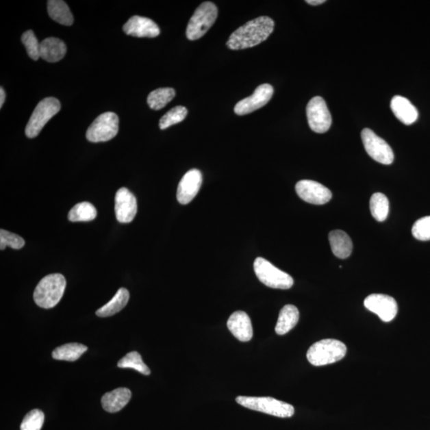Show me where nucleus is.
Wrapping results in <instances>:
<instances>
[{
	"label": "nucleus",
	"mask_w": 430,
	"mask_h": 430,
	"mask_svg": "<svg viewBox=\"0 0 430 430\" xmlns=\"http://www.w3.org/2000/svg\"><path fill=\"white\" fill-rule=\"evenodd\" d=\"M275 25L273 19L268 16L253 19L232 33L227 46L233 51L256 47L270 37Z\"/></svg>",
	"instance_id": "obj_1"
},
{
	"label": "nucleus",
	"mask_w": 430,
	"mask_h": 430,
	"mask_svg": "<svg viewBox=\"0 0 430 430\" xmlns=\"http://www.w3.org/2000/svg\"><path fill=\"white\" fill-rule=\"evenodd\" d=\"M66 286V278L60 273L47 275L39 281L36 288L34 292V301L42 309H52L61 301Z\"/></svg>",
	"instance_id": "obj_2"
},
{
	"label": "nucleus",
	"mask_w": 430,
	"mask_h": 430,
	"mask_svg": "<svg viewBox=\"0 0 430 430\" xmlns=\"http://www.w3.org/2000/svg\"><path fill=\"white\" fill-rule=\"evenodd\" d=\"M346 346L340 340L325 339L316 342L307 351V359L312 365L325 366L344 358Z\"/></svg>",
	"instance_id": "obj_3"
},
{
	"label": "nucleus",
	"mask_w": 430,
	"mask_h": 430,
	"mask_svg": "<svg viewBox=\"0 0 430 430\" xmlns=\"http://www.w3.org/2000/svg\"><path fill=\"white\" fill-rule=\"evenodd\" d=\"M236 402L247 409L278 418H291L295 412L292 405L270 397L238 396Z\"/></svg>",
	"instance_id": "obj_4"
},
{
	"label": "nucleus",
	"mask_w": 430,
	"mask_h": 430,
	"mask_svg": "<svg viewBox=\"0 0 430 430\" xmlns=\"http://www.w3.org/2000/svg\"><path fill=\"white\" fill-rule=\"evenodd\" d=\"M218 8L212 2H204L195 10L187 27V38L190 41L198 40L206 34L216 21Z\"/></svg>",
	"instance_id": "obj_5"
},
{
	"label": "nucleus",
	"mask_w": 430,
	"mask_h": 430,
	"mask_svg": "<svg viewBox=\"0 0 430 430\" xmlns=\"http://www.w3.org/2000/svg\"><path fill=\"white\" fill-rule=\"evenodd\" d=\"M253 268L258 280L268 287L288 290L294 284V281L290 275L279 270L265 258H256Z\"/></svg>",
	"instance_id": "obj_6"
},
{
	"label": "nucleus",
	"mask_w": 430,
	"mask_h": 430,
	"mask_svg": "<svg viewBox=\"0 0 430 430\" xmlns=\"http://www.w3.org/2000/svg\"><path fill=\"white\" fill-rule=\"evenodd\" d=\"M61 110L60 101L55 97H47L36 106L25 129L28 138H35L49 121Z\"/></svg>",
	"instance_id": "obj_7"
},
{
	"label": "nucleus",
	"mask_w": 430,
	"mask_h": 430,
	"mask_svg": "<svg viewBox=\"0 0 430 430\" xmlns=\"http://www.w3.org/2000/svg\"><path fill=\"white\" fill-rule=\"evenodd\" d=\"M119 117L114 112H107L97 116L86 131L90 142H106L118 134Z\"/></svg>",
	"instance_id": "obj_8"
},
{
	"label": "nucleus",
	"mask_w": 430,
	"mask_h": 430,
	"mask_svg": "<svg viewBox=\"0 0 430 430\" xmlns=\"http://www.w3.org/2000/svg\"><path fill=\"white\" fill-rule=\"evenodd\" d=\"M361 136L366 151L371 158L385 165L393 163L394 160L393 150L383 139L369 129L362 131Z\"/></svg>",
	"instance_id": "obj_9"
},
{
	"label": "nucleus",
	"mask_w": 430,
	"mask_h": 430,
	"mask_svg": "<svg viewBox=\"0 0 430 430\" xmlns=\"http://www.w3.org/2000/svg\"><path fill=\"white\" fill-rule=\"evenodd\" d=\"M307 122L310 129L317 134H325L331 125V116L325 99L321 97L312 99L306 108Z\"/></svg>",
	"instance_id": "obj_10"
},
{
	"label": "nucleus",
	"mask_w": 430,
	"mask_h": 430,
	"mask_svg": "<svg viewBox=\"0 0 430 430\" xmlns=\"http://www.w3.org/2000/svg\"><path fill=\"white\" fill-rule=\"evenodd\" d=\"M296 192L302 200L315 205H324L329 203L332 198L329 188L314 180L299 181L296 184Z\"/></svg>",
	"instance_id": "obj_11"
},
{
	"label": "nucleus",
	"mask_w": 430,
	"mask_h": 430,
	"mask_svg": "<svg viewBox=\"0 0 430 430\" xmlns=\"http://www.w3.org/2000/svg\"><path fill=\"white\" fill-rule=\"evenodd\" d=\"M366 309L378 315L381 320L392 321L398 314V304L393 297L385 294H371L366 298Z\"/></svg>",
	"instance_id": "obj_12"
},
{
	"label": "nucleus",
	"mask_w": 430,
	"mask_h": 430,
	"mask_svg": "<svg viewBox=\"0 0 430 430\" xmlns=\"http://www.w3.org/2000/svg\"><path fill=\"white\" fill-rule=\"evenodd\" d=\"M273 95V88L271 85L259 86L251 97L238 102L234 107V112L239 116L250 114L265 106L270 101Z\"/></svg>",
	"instance_id": "obj_13"
},
{
	"label": "nucleus",
	"mask_w": 430,
	"mask_h": 430,
	"mask_svg": "<svg viewBox=\"0 0 430 430\" xmlns=\"http://www.w3.org/2000/svg\"><path fill=\"white\" fill-rule=\"evenodd\" d=\"M115 212L117 221L129 223L138 213V200L129 189L121 188L116 194Z\"/></svg>",
	"instance_id": "obj_14"
},
{
	"label": "nucleus",
	"mask_w": 430,
	"mask_h": 430,
	"mask_svg": "<svg viewBox=\"0 0 430 430\" xmlns=\"http://www.w3.org/2000/svg\"><path fill=\"white\" fill-rule=\"evenodd\" d=\"M203 184V175L198 169L188 170L178 186L177 199L179 203L187 205L192 201Z\"/></svg>",
	"instance_id": "obj_15"
},
{
	"label": "nucleus",
	"mask_w": 430,
	"mask_h": 430,
	"mask_svg": "<svg viewBox=\"0 0 430 430\" xmlns=\"http://www.w3.org/2000/svg\"><path fill=\"white\" fill-rule=\"evenodd\" d=\"M126 35L138 38H155L160 35L157 24L151 19L135 16L129 19L124 27Z\"/></svg>",
	"instance_id": "obj_16"
},
{
	"label": "nucleus",
	"mask_w": 430,
	"mask_h": 430,
	"mask_svg": "<svg viewBox=\"0 0 430 430\" xmlns=\"http://www.w3.org/2000/svg\"><path fill=\"white\" fill-rule=\"evenodd\" d=\"M227 327L234 337L242 342L253 338V331L251 320L246 312L237 311L229 316Z\"/></svg>",
	"instance_id": "obj_17"
},
{
	"label": "nucleus",
	"mask_w": 430,
	"mask_h": 430,
	"mask_svg": "<svg viewBox=\"0 0 430 430\" xmlns=\"http://www.w3.org/2000/svg\"><path fill=\"white\" fill-rule=\"evenodd\" d=\"M393 114L405 125H410L418 118V111L412 102L402 96H395L390 102Z\"/></svg>",
	"instance_id": "obj_18"
},
{
	"label": "nucleus",
	"mask_w": 430,
	"mask_h": 430,
	"mask_svg": "<svg viewBox=\"0 0 430 430\" xmlns=\"http://www.w3.org/2000/svg\"><path fill=\"white\" fill-rule=\"evenodd\" d=\"M131 398V390L121 388L106 393L101 398L102 407L109 413H116L129 403Z\"/></svg>",
	"instance_id": "obj_19"
},
{
	"label": "nucleus",
	"mask_w": 430,
	"mask_h": 430,
	"mask_svg": "<svg viewBox=\"0 0 430 430\" xmlns=\"http://www.w3.org/2000/svg\"><path fill=\"white\" fill-rule=\"evenodd\" d=\"M66 51V44L60 38H47L40 44V58L48 62L61 61Z\"/></svg>",
	"instance_id": "obj_20"
},
{
	"label": "nucleus",
	"mask_w": 430,
	"mask_h": 430,
	"mask_svg": "<svg viewBox=\"0 0 430 430\" xmlns=\"http://www.w3.org/2000/svg\"><path fill=\"white\" fill-rule=\"evenodd\" d=\"M329 242L334 255L341 259L348 258L353 252V244L344 231L336 229L330 232Z\"/></svg>",
	"instance_id": "obj_21"
},
{
	"label": "nucleus",
	"mask_w": 430,
	"mask_h": 430,
	"mask_svg": "<svg viewBox=\"0 0 430 430\" xmlns=\"http://www.w3.org/2000/svg\"><path fill=\"white\" fill-rule=\"evenodd\" d=\"M299 310L292 305L283 307L275 327L276 333L279 336L286 335L294 327L299 321Z\"/></svg>",
	"instance_id": "obj_22"
},
{
	"label": "nucleus",
	"mask_w": 430,
	"mask_h": 430,
	"mask_svg": "<svg viewBox=\"0 0 430 430\" xmlns=\"http://www.w3.org/2000/svg\"><path fill=\"white\" fill-rule=\"evenodd\" d=\"M129 297L128 290L120 288L110 301L96 312V315L99 317H109L118 314L128 304Z\"/></svg>",
	"instance_id": "obj_23"
},
{
	"label": "nucleus",
	"mask_w": 430,
	"mask_h": 430,
	"mask_svg": "<svg viewBox=\"0 0 430 430\" xmlns=\"http://www.w3.org/2000/svg\"><path fill=\"white\" fill-rule=\"evenodd\" d=\"M49 16L58 23L64 26H71L73 16L68 5L62 0H50L47 2Z\"/></svg>",
	"instance_id": "obj_24"
},
{
	"label": "nucleus",
	"mask_w": 430,
	"mask_h": 430,
	"mask_svg": "<svg viewBox=\"0 0 430 430\" xmlns=\"http://www.w3.org/2000/svg\"><path fill=\"white\" fill-rule=\"evenodd\" d=\"M87 350V346L81 344H66L53 350L52 357L57 360L75 362L79 359Z\"/></svg>",
	"instance_id": "obj_25"
},
{
	"label": "nucleus",
	"mask_w": 430,
	"mask_h": 430,
	"mask_svg": "<svg viewBox=\"0 0 430 430\" xmlns=\"http://www.w3.org/2000/svg\"><path fill=\"white\" fill-rule=\"evenodd\" d=\"M97 210L94 205L88 202L77 203L73 207L68 214V218L71 222H90L97 217Z\"/></svg>",
	"instance_id": "obj_26"
},
{
	"label": "nucleus",
	"mask_w": 430,
	"mask_h": 430,
	"mask_svg": "<svg viewBox=\"0 0 430 430\" xmlns=\"http://www.w3.org/2000/svg\"><path fill=\"white\" fill-rule=\"evenodd\" d=\"M175 97L173 88H160L151 92L148 97V104L151 110H160L172 101Z\"/></svg>",
	"instance_id": "obj_27"
},
{
	"label": "nucleus",
	"mask_w": 430,
	"mask_h": 430,
	"mask_svg": "<svg viewBox=\"0 0 430 430\" xmlns=\"http://www.w3.org/2000/svg\"><path fill=\"white\" fill-rule=\"evenodd\" d=\"M389 200L382 193H375L370 200V209L371 214L378 222H383L388 217Z\"/></svg>",
	"instance_id": "obj_28"
},
{
	"label": "nucleus",
	"mask_w": 430,
	"mask_h": 430,
	"mask_svg": "<svg viewBox=\"0 0 430 430\" xmlns=\"http://www.w3.org/2000/svg\"><path fill=\"white\" fill-rule=\"evenodd\" d=\"M117 366L120 368L134 369L144 375L151 374L149 366L144 363L141 355L138 351H131V353L127 354L118 362Z\"/></svg>",
	"instance_id": "obj_29"
},
{
	"label": "nucleus",
	"mask_w": 430,
	"mask_h": 430,
	"mask_svg": "<svg viewBox=\"0 0 430 430\" xmlns=\"http://www.w3.org/2000/svg\"><path fill=\"white\" fill-rule=\"evenodd\" d=\"M188 112L187 108L184 106L179 105L173 108V109L170 110L167 114L161 117L159 124L160 129L164 130L169 128L170 126L180 123V122H182L186 118Z\"/></svg>",
	"instance_id": "obj_30"
},
{
	"label": "nucleus",
	"mask_w": 430,
	"mask_h": 430,
	"mask_svg": "<svg viewBox=\"0 0 430 430\" xmlns=\"http://www.w3.org/2000/svg\"><path fill=\"white\" fill-rule=\"evenodd\" d=\"M44 414L40 409H35L27 413L21 426V430H41L44 422Z\"/></svg>",
	"instance_id": "obj_31"
},
{
	"label": "nucleus",
	"mask_w": 430,
	"mask_h": 430,
	"mask_svg": "<svg viewBox=\"0 0 430 430\" xmlns=\"http://www.w3.org/2000/svg\"><path fill=\"white\" fill-rule=\"evenodd\" d=\"M22 42L25 46L28 55L33 60L37 61L40 58V44L38 39L31 30H29L22 36Z\"/></svg>",
	"instance_id": "obj_32"
},
{
	"label": "nucleus",
	"mask_w": 430,
	"mask_h": 430,
	"mask_svg": "<svg viewBox=\"0 0 430 430\" xmlns=\"http://www.w3.org/2000/svg\"><path fill=\"white\" fill-rule=\"evenodd\" d=\"M24 245H25V241L22 237L3 229L0 231V249L1 251L5 250L7 246L14 249V250H19Z\"/></svg>",
	"instance_id": "obj_33"
},
{
	"label": "nucleus",
	"mask_w": 430,
	"mask_h": 430,
	"mask_svg": "<svg viewBox=\"0 0 430 430\" xmlns=\"http://www.w3.org/2000/svg\"><path fill=\"white\" fill-rule=\"evenodd\" d=\"M413 236L420 241H430V216L420 218L412 227Z\"/></svg>",
	"instance_id": "obj_34"
},
{
	"label": "nucleus",
	"mask_w": 430,
	"mask_h": 430,
	"mask_svg": "<svg viewBox=\"0 0 430 430\" xmlns=\"http://www.w3.org/2000/svg\"><path fill=\"white\" fill-rule=\"evenodd\" d=\"M5 99H6V94H5V91L1 87L0 88V108L3 107Z\"/></svg>",
	"instance_id": "obj_35"
},
{
	"label": "nucleus",
	"mask_w": 430,
	"mask_h": 430,
	"mask_svg": "<svg viewBox=\"0 0 430 430\" xmlns=\"http://www.w3.org/2000/svg\"><path fill=\"white\" fill-rule=\"evenodd\" d=\"M325 2V0H307L306 1L307 3L312 5V6H317V5H320Z\"/></svg>",
	"instance_id": "obj_36"
}]
</instances>
